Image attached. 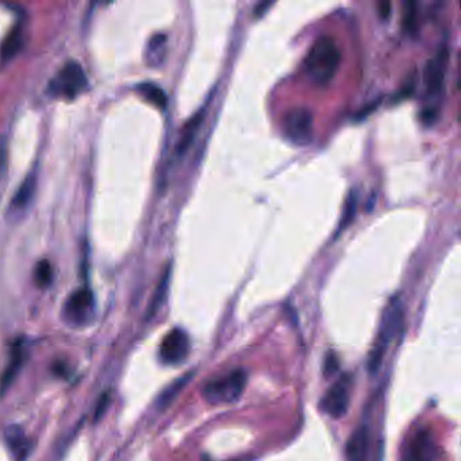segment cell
I'll return each instance as SVG.
<instances>
[{
    "instance_id": "cb8c5ba5",
    "label": "cell",
    "mask_w": 461,
    "mask_h": 461,
    "mask_svg": "<svg viewBox=\"0 0 461 461\" xmlns=\"http://www.w3.org/2000/svg\"><path fill=\"white\" fill-rule=\"evenodd\" d=\"M337 368H339V359H337L336 354L330 353V354L327 356V359H326L325 361V369H324L325 376L333 375V373L337 371Z\"/></svg>"
},
{
    "instance_id": "8fae6325",
    "label": "cell",
    "mask_w": 461,
    "mask_h": 461,
    "mask_svg": "<svg viewBox=\"0 0 461 461\" xmlns=\"http://www.w3.org/2000/svg\"><path fill=\"white\" fill-rule=\"evenodd\" d=\"M206 111H207L206 107H202L199 111H196L187 121V123L183 126L180 137L177 139L176 147L174 150V156L176 160H181L187 154V152L190 149L195 137L198 134V132L203 123Z\"/></svg>"
},
{
    "instance_id": "5b68a950",
    "label": "cell",
    "mask_w": 461,
    "mask_h": 461,
    "mask_svg": "<svg viewBox=\"0 0 461 461\" xmlns=\"http://www.w3.org/2000/svg\"><path fill=\"white\" fill-rule=\"evenodd\" d=\"M88 88V80L82 65L78 61H68L58 70L55 79L49 83L48 92L55 97L72 100Z\"/></svg>"
},
{
    "instance_id": "6da1fadb",
    "label": "cell",
    "mask_w": 461,
    "mask_h": 461,
    "mask_svg": "<svg viewBox=\"0 0 461 461\" xmlns=\"http://www.w3.org/2000/svg\"><path fill=\"white\" fill-rule=\"evenodd\" d=\"M447 63L449 51L447 46H443L435 52V55L428 60L423 68L425 106L420 111V120L426 124H432L437 121L445 88Z\"/></svg>"
},
{
    "instance_id": "7c38bea8",
    "label": "cell",
    "mask_w": 461,
    "mask_h": 461,
    "mask_svg": "<svg viewBox=\"0 0 461 461\" xmlns=\"http://www.w3.org/2000/svg\"><path fill=\"white\" fill-rule=\"evenodd\" d=\"M6 444L16 461H25L30 452V443L25 432L19 426H10L4 434Z\"/></svg>"
},
{
    "instance_id": "484cf974",
    "label": "cell",
    "mask_w": 461,
    "mask_h": 461,
    "mask_svg": "<svg viewBox=\"0 0 461 461\" xmlns=\"http://www.w3.org/2000/svg\"><path fill=\"white\" fill-rule=\"evenodd\" d=\"M271 6H273V1H263V3H258V6L255 7V15L256 16H261L264 14Z\"/></svg>"
},
{
    "instance_id": "52a82bcc",
    "label": "cell",
    "mask_w": 461,
    "mask_h": 461,
    "mask_svg": "<svg viewBox=\"0 0 461 461\" xmlns=\"http://www.w3.org/2000/svg\"><path fill=\"white\" fill-rule=\"evenodd\" d=\"M351 393H352V376L342 375L321 399L319 407L321 410L332 418H342L351 403Z\"/></svg>"
},
{
    "instance_id": "8992f818",
    "label": "cell",
    "mask_w": 461,
    "mask_h": 461,
    "mask_svg": "<svg viewBox=\"0 0 461 461\" xmlns=\"http://www.w3.org/2000/svg\"><path fill=\"white\" fill-rule=\"evenodd\" d=\"M283 132L288 141L295 145H307L312 139L314 117L306 107H294L285 112L283 118Z\"/></svg>"
},
{
    "instance_id": "d4e9b609",
    "label": "cell",
    "mask_w": 461,
    "mask_h": 461,
    "mask_svg": "<svg viewBox=\"0 0 461 461\" xmlns=\"http://www.w3.org/2000/svg\"><path fill=\"white\" fill-rule=\"evenodd\" d=\"M378 9H379L380 16L383 19H387L391 14V3H388V1H380Z\"/></svg>"
},
{
    "instance_id": "d6986e66",
    "label": "cell",
    "mask_w": 461,
    "mask_h": 461,
    "mask_svg": "<svg viewBox=\"0 0 461 461\" xmlns=\"http://www.w3.org/2000/svg\"><path fill=\"white\" fill-rule=\"evenodd\" d=\"M137 91L144 96L149 103L159 109H165L168 105V97L161 87L154 83H141L137 85Z\"/></svg>"
},
{
    "instance_id": "e0dca14e",
    "label": "cell",
    "mask_w": 461,
    "mask_h": 461,
    "mask_svg": "<svg viewBox=\"0 0 461 461\" xmlns=\"http://www.w3.org/2000/svg\"><path fill=\"white\" fill-rule=\"evenodd\" d=\"M194 373L192 372H187L184 376L179 378V379L175 380L172 384H169L163 393H160V396L157 398L156 401V408L163 411L165 408L172 405V402L175 401L177 398V395L183 391V388L189 384V381L192 379Z\"/></svg>"
},
{
    "instance_id": "9c48e42d",
    "label": "cell",
    "mask_w": 461,
    "mask_h": 461,
    "mask_svg": "<svg viewBox=\"0 0 461 461\" xmlns=\"http://www.w3.org/2000/svg\"><path fill=\"white\" fill-rule=\"evenodd\" d=\"M190 337L181 329H172L161 341L159 356L163 364L177 366L183 363L190 353Z\"/></svg>"
},
{
    "instance_id": "3957f363",
    "label": "cell",
    "mask_w": 461,
    "mask_h": 461,
    "mask_svg": "<svg viewBox=\"0 0 461 461\" xmlns=\"http://www.w3.org/2000/svg\"><path fill=\"white\" fill-rule=\"evenodd\" d=\"M403 321V303L398 295H395L386 306L381 324H380L379 334L375 341V345L369 353L368 359V369L371 373H376L379 371L384 354L387 352L390 344L401 329Z\"/></svg>"
},
{
    "instance_id": "4fadbf2b",
    "label": "cell",
    "mask_w": 461,
    "mask_h": 461,
    "mask_svg": "<svg viewBox=\"0 0 461 461\" xmlns=\"http://www.w3.org/2000/svg\"><path fill=\"white\" fill-rule=\"evenodd\" d=\"M36 187H37V175L31 172L15 192L14 198L10 203V210L13 213H22L31 202L33 195L36 192Z\"/></svg>"
},
{
    "instance_id": "7402d4cb",
    "label": "cell",
    "mask_w": 461,
    "mask_h": 461,
    "mask_svg": "<svg viewBox=\"0 0 461 461\" xmlns=\"http://www.w3.org/2000/svg\"><path fill=\"white\" fill-rule=\"evenodd\" d=\"M36 285L40 288H46L53 282V268L48 260H41L34 271Z\"/></svg>"
},
{
    "instance_id": "277c9868",
    "label": "cell",
    "mask_w": 461,
    "mask_h": 461,
    "mask_svg": "<svg viewBox=\"0 0 461 461\" xmlns=\"http://www.w3.org/2000/svg\"><path fill=\"white\" fill-rule=\"evenodd\" d=\"M246 384V372L244 369H234L217 379L207 381L204 386V399L211 405L231 403L240 398Z\"/></svg>"
},
{
    "instance_id": "9a60e30c",
    "label": "cell",
    "mask_w": 461,
    "mask_h": 461,
    "mask_svg": "<svg viewBox=\"0 0 461 461\" xmlns=\"http://www.w3.org/2000/svg\"><path fill=\"white\" fill-rule=\"evenodd\" d=\"M23 361H25V349L21 346H16L10 357L9 364L4 368L3 375L0 378V395H3L10 388V386L13 384L21 366L23 364Z\"/></svg>"
},
{
    "instance_id": "603a6c76",
    "label": "cell",
    "mask_w": 461,
    "mask_h": 461,
    "mask_svg": "<svg viewBox=\"0 0 461 461\" xmlns=\"http://www.w3.org/2000/svg\"><path fill=\"white\" fill-rule=\"evenodd\" d=\"M110 405V398L109 393H103L97 402V406L95 408V413H94V420H100L105 414V411L107 410V406Z\"/></svg>"
},
{
    "instance_id": "ba28073f",
    "label": "cell",
    "mask_w": 461,
    "mask_h": 461,
    "mask_svg": "<svg viewBox=\"0 0 461 461\" xmlns=\"http://www.w3.org/2000/svg\"><path fill=\"white\" fill-rule=\"evenodd\" d=\"M440 447L433 433L428 428H422L413 434L403 450L402 461H438Z\"/></svg>"
},
{
    "instance_id": "30bf717a",
    "label": "cell",
    "mask_w": 461,
    "mask_h": 461,
    "mask_svg": "<svg viewBox=\"0 0 461 461\" xmlns=\"http://www.w3.org/2000/svg\"><path fill=\"white\" fill-rule=\"evenodd\" d=\"M94 307V295L90 288L83 287L69 295L64 306V315L73 325H82Z\"/></svg>"
},
{
    "instance_id": "ffe728a7",
    "label": "cell",
    "mask_w": 461,
    "mask_h": 461,
    "mask_svg": "<svg viewBox=\"0 0 461 461\" xmlns=\"http://www.w3.org/2000/svg\"><path fill=\"white\" fill-rule=\"evenodd\" d=\"M418 4L415 1H405L402 4V28L406 33H413L417 28Z\"/></svg>"
},
{
    "instance_id": "7a4b0ae2",
    "label": "cell",
    "mask_w": 461,
    "mask_h": 461,
    "mask_svg": "<svg viewBox=\"0 0 461 461\" xmlns=\"http://www.w3.org/2000/svg\"><path fill=\"white\" fill-rule=\"evenodd\" d=\"M341 63V51L336 40L330 36L317 38L303 61L304 75L310 82L325 85L330 82Z\"/></svg>"
},
{
    "instance_id": "5bb4252c",
    "label": "cell",
    "mask_w": 461,
    "mask_h": 461,
    "mask_svg": "<svg viewBox=\"0 0 461 461\" xmlns=\"http://www.w3.org/2000/svg\"><path fill=\"white\" fill-rule=\"evenodd\" d=\"M368 453V430L360 426L351 435L346 444V461H366Z\"/></svg>"
},
{
    "instance_id": "2e32d148",
    "label": "cell",
    "mask_w": 461,
    "mask_h": 461,
    "mask_svg": "<svg viewBox=\"0 0 461 461\" xmlns=\"http://www.w3.org/2000/svg\"><path fill=\"white\" fill-rule=\"evenodd\" d=\"M171 264H168V267L165 268L164 271L163 276L159 282V285L156 287L154 290V294L152 297V300H150L149 306H148V310H147V319H150L153 318L159 310L161 309V306L166 299V295H168V290H169V282H171Z\"/></svg>"
},
{
    "instance_id": "ac0fdd59",
    "label": "cell",
    "mask_w": 461,
    "mask_h": 461,
    "mask_svg": "<svg viewBox=\"0 0 461 461\" xmlns=\"http://www.w3.org/2000/svg\"><path fill=\"white\" fill-rule=\"evenodd\" d=\"M23 45V31L21 26H15L1 42L0 46V58L3 61H9L18 55Z\"/></svg>"
},
{
    "instance_id": "44dd1931",
    "label": "cell",
    "mask_w": 461,
    "mask_h": 461,
    "mask_svg": "<svg viewBox=\"0 0 461 461\" xmlns=\"http://www.w3.org/2000/svg\"><path fill=\"white\" fill-rule=\"evenodd\" d=\"M356 210H357V194H356V191L353 190L349 192V195L345 201V207H344V213H342V218L339 222V231H345L352 223L354 216H356Z\"/></svg>"
}]
</instances>
